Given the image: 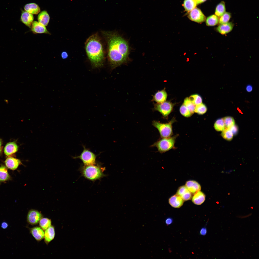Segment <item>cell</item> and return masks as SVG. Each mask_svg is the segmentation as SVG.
Here are the masks:
<instances>
[{
  "mask_svg": "<svg viewBox=\"0 0 259 259\" xmlns=\"http://www.w3.org/2000/svg\"><path fill=\"white\" fill-rule=\"evenodd\" d=\"M252 86L250 85H247L246 87V91L248 92H251L253 90Z\"/></svg>",
  "mask_w": 259,
  "mask_h": 259,
  "instance_id": "41",
  "label": "cell"
},
{
  "mask_svg": "<svg viewBox=\"0 0 259 259\" xmlns=\"http://www.w3.org/2000/svg\"><path fill=\"white\" fill-rule=\"evenodd\" d=\"M24 8L25 11L32 14H37L40 11L39 6L34 3L26 4L24 6Z\"/></svg>",
  "mask_w": 259,
  "mask_h": 259,
  "instance_id": "22",
  "label": "cell"
},
{
  "mask_svg": "<svg viewBox=\"0 0 259 259\" xmlns=\"http://www.w3.org/2000/svg\"><path fill=\"white\" fill-rule=\"evenodd\" d=\"M80 170L82 176L92 181L99 180L106 176L104 173L105 168L98 164L96 165H84Z\"/></svg>",
  "mask_w": 259,
  "mask_h": 259,
  "instance_id": "3",
  "label": "cell"
},
{
  "mask_svg": "<svg viewBox=\"0 0 259 259\" xmlns=\"http://www.w3.org/2000/svg\"><path fill=\"white\" fill-rule=\"evenodd\" d=\"M173 104L169 101L160 103H154L153 111H157L162 115L164 118H167L172 111Z\"/></svg>",
  "mask_w": 259,
  "mask_h": 259,
  "instance_id": "6",
  "label": "cell"
},
{
  "mask_svg": "<svg viewBox=\"0 0 259 259\" xmlns=\"http://www.w3.org/2000/svg\"><path fill=\"white\" fill-rule=\"evenodd\" d=\"M30 233L38 241H41L44 238V232L40 227L36 226L29 229Z\"/></svg>",
  "mask_w": 259,
  "mask_h": 259,
  "instance_id": "13",
  "label": "cell"
},
{
  "mask_svg": "<svg viewBox=\"0 0 259 259\" xmlns=\"http://www.w3.org/2000/svg\"><path fill=\"white\" fill-rule=\"evenodd\" d=\"M8 226V223L5 222H2L1 224V227L3 229H6L7 228Z\"/></svg>",
  "mask_w": 259,
  "mask_h": 259,
  "instance_id": "40",
  "label": "cell"
},
{
  "mask_svg": "<svg viewBox=\"0 0 259 259\" xmlns=\"http://www.w3.org/2000/svg\"><path fill=\"white\" fill-rule=\"evenodd\" d=\"M207 0H196L197 4L202 3L206 1Z\"/></svg>",
  "mask_w": 259,
  "mask_h": 259,
  "instance_id": "44",
  "label": "cell"
},
{
  "mask_svg": "<svg viewBox=\"0 0 259 259\" xmlns=\"http://www.w3.org/2000/svg\"><path fill=\"white\" fill-rule=\"evenodd\" d=\"M207 232V230L205 228H203L201 229L200 233L201 235H204L206 234Z\"/></svg>",
  "mask_w": 259,
  "mask_h": 259,
  "instance_id": "38",
  "label": "cell"
},
{
  "mask_svg": "<svg viewBox=\"0 0 259 259\" xmlns=\"http://www.w3.org/2000/svg\"><path fill=\"white\" fill-rule=\"evenodd\" d=\"M205 21L206 24L207 26H214L219 23V18L215 14H212L206 18Z\"/></svg>",
  "mask_w": 259,
  "mask_h": 259,
  "instance_id": "26",
  "label": "cell"
},
{
  "mask_svg": "<svg viewBox=\"0 0 259 259\" xmlns=\"http://www.w3.org/2000/svg\"><path fill=\"white\" fill-rule=\"evenodd\" d=\"M173 219L171 218H168L165 220V223L167 225H169L171 224L172 222Z\"/></svg>",
  "mask_w": 259,
  "mask_h": 259,
  "instance_id": "39",
  "label": "cell"
},
{
  "mask_svg": "<svg viewBox=\"0 0 259 259\" xmlns=\"http://www.w3.org/2000/svg\"><path fill=\"white\" fill-rule=\"evenodd\" d=\"M6 167L12 170L16 169L19 165L22 164L19 159L12 157L7 158L5 161Z\"/></svg>",
  "mask_w": 259,
  "mask_h": 259,
  "instance_id": "10",
  "label": "cell"
},
{
  "mask_svg": "<svg viewBox=\"0 0 259 259\" xmlns=\"http://www.w3.org/2000/svg\"><path fill=\"white\" fill-rule=\"evenodd\" d=\"M43 217V215L38 210L31 209L29 210L27 215V221L31 225H36L39 223L40 220Z\"/></svg>",
  "mask_w": 259,
  "mask_h": 259,
  "instance_id": "9",
  "label": "cell"
},
{
  "mask_svg": "<svg viewBox=\"0 0 259 259\" xmlns=\"http://www.w3.org/2000/svg\"><path fill=\"white\" fill-rule=\"evenodd\" d=\"M188 17L191 21L198 23H201L205 21L206 18L201 10L196 7L188 12Z\"/></svg>",
  "mask_w": 259,
  "mask_h": 259,
  "instance_id": "8",
  "label": "cell"
},
{
  "mask_svg": "<svg viewBox=\"0 0 259 259\" xmlns=\"http://www.w3.org/2000/svg\"><path fill=\"white\" fill-rule=\"evenodd\" d=\"M234 26V24L231 22L219 24L216 28L218 32L220 34L224 35L227 34L231 32Z\"/></svg>",
  "mask_w": 259,
  "mask_h": 259,
  "instance_id": "14",
  "label": "cell"
},
{
  "mask_svg": "<svg viewBox=\"0 0 259 259\" xmlns=\"http://www.w3.org/2000/svg\"><path fill=\"white\" fill-rule=\"evenodd\" d=\"M31 30L34 34H50L45 26L37 21L32 23Z\"/></svg>",
  "mask_w": 259,
  "mask_h": 259,
  "instance_id": "11",
  "label": "cell"
},
{
  "mask_svg": "<svg viewBox=\"0 0 259 259\" xmlns=\"http://www.w3.org/2000/svg\"><path fill=\"white\" fill-rule=\"evenodd\" d=\"M185 185L192 194H194L197 192L200 191L201 188L200 184L197 181L194 180L187 181Z\"/></svg>",
  "mask_w": 259,
  "mask_h": 259,
  "instance_id": "17",
  "label": "cell"
},
{
  "mask_svg": "<svg viewBox=\"0 0 259 259\" xmlns=\"http://www.w3.org/2000/svg\"><path fill=\"white\" fill-rule=\"evenodd\" d=\"M152 101H155L158 103H163L166 100L167 94L164 88L160 91H159L153 96Z\"/></svg>",
  "mask_w": 259,
  "mask_h": 259,
  "instance_id": "18",
  "label": "cell"
},
{
  "mask_svg": "<svg viewBox=\"0 0 259 259\" xmlns=\"http://www.w3.org/2000/svg\"><path fill=\"white\" fill-rule=\"evenodd\" d=\"M21 22L28 27H30L34 20L32 14L25 11L22 12L20 18Z\"/></svg>",
  "mask_w": 259,
  "mask_h": 259,
  "instance_id": "19",
  "label": "cell"
},
{
  "mask_svg": "<svg viewBox=\"0 0 259 259\" xmlns=\"http://www.w3.org/2000/svg\"><path fill=\"white\" fill-rule=\"evenodd\" d=\"M183 104L188 108L192 114L194 113V112L195 105L188 98H186L184 99Z\"/></svg>",
  "mask_w": 259,
  "mask_h": 259,
  "instance_id": "35",
  "label": "cell"
},
{
  "mask_svg": "<svg viewBox=\"0 0 259 259\" xmlns=\"http://www.w3.org/2000/svg\"><path fill=\"white\" fill-rule=\"evenodd\" d=\"M190 100L195 105L202 103V99L200 96L198 94L191 95L189 97Z\"/></svg>",
  "mask_w": 259,
  "mask_h": 259,
  "instance_id": "34",
  "label": "cell"
},
{
  "mask_svg": "<svg viewBox=\"0 0 259 259\" xmlns=\"http://www.w3.org/2000/svg\"><path fill=\"white\" fill-rule=\"evenodd\" d=\"M197 5L196 0H184L183 6L185 11L188 12L195 8Z\"/></svg>",
  "mask_w": 259,
  "mask_h": 259,
  "instance_id": "25",
  "label": "cell"
},
{
  "mask_svg": "<svg viewBox=\"0 0 259 259\" xmlns=\"http://www.w3.org/2000/svg\"><path fill=\"white\" fill-rule=\"evenodd\" d=\"M206 196L204 194L200 191L194 194L192 197V202L197 205H200L202 204L205 200Z\"/></svg>",
  "mask_w": 259,
  "mask_h": 259,
  "instance_id": "21",
  "label": "cell"
},
{
  "mask_svg": "<svg viewBox=\"0 0 259 259\" xmlns=\"http://www.w3.org/2000/svg\"><path fill=\"white\" fill-rule=\"evenodd\" d=\"M221 135L223 138L228 141H230L232 139L234 135L231 130L227 128L222 131Z\"/></svg>",
  "mask_w": 259,
  "mask_h": 259,
  "instance_id": "32",
  "label": "cell"
},
{
  "mask_svg": "<svg viewBox=\"0 0 259 259\" xmlns=\"http://www.w3.org/2000/svg\"><path fill=\"white\" fill-rule=\"evenodd\" d=\"M184 201L179 195L177 194L171 196L169 199V204L172 207L179 208L183 205Z\"/></svg>",
  "mask_w": 259,
  "mask_h": 259,
  "instance_id": "15",
  "label": "cell"
},
{
  "mask_svg": "<svg viewBox=\"0 0 259 259\" xmlns=\"http://www.w3.org/2000/svg\"><path fill=\"white\" fill-rule=\"evenodd\" d=\"M11 177L7 168L3 165L0 166V182H4L10 180Z\"/></svg>",
  "mask_w": 259,
  "mask_h": 259,
  "instance_id": "23",
  "label": "cell"
},
{
  "mask_svg": "<svg viewBox=\"0 0 259 259\" xmlns=\"http://www.w3.org/2000/svg\"><path fill=\"white\" fill-rule=\"evenodd\" d=\"M207 110V107L204 104L201 103L195 106L194 112L200 115L205 113Z\"/></svg>",
  "mask_w": 259,
  "mask_h": 259,
  "instance_id": "30",
  "label": "cell"
},
{
  "mask_svg": "<svg viewBox=\"0 0 259 259\" xmlns=\"http://www.w3.org/2000/svg\"><path fill=\"white\" fill-rule=\"evenodd\" d=\"M176 194L179 196L184 201L190 200L192 197V194L185 185L180 186L177 190Z\"/></svg>",
  "mask_w": 259,
  "mask_h": 259,
  "instance_id": "12",
  "label": "cell"
},
{
  "mask_svg": "<svg viewBox=\"0 0 259 259\" xmlns=\"http://www.w3.org/2000/svg\"><path fill=\"white\" fill-rule=\"evenodd\" d=\"M231 17V14L229 12H225L219 18V23L221 24L229 22Z\"/></svg>",
  "mask_w": 259,
  "mask_h": 259,
  "instance_id": "31",
  "label": "cell"
},
{
  "mask_svg": "<svg viewBox=\"0 0 259 259\" xmlns=\"http://www.w3.org/2000/svg\"><path fill=\"white\" fill-rule=\"evenodd\" d=\"M223 119L226 128H229L235 124V120L232 117L227 116L224 118Z\"/></svg>",
  "mask_w": 259,
  "mask_h": 259,
  "instance_id": "33",
  "label": "cell"
},
{
  "mask_svg": "<svg viewBox=\"0 0 259 259\" xmlns=\"http://www.w3.org/2000/svg\"><path fill=\"white\" fill-rule=\"evenodd\" d=\"M178 134L167 138H161L152 145L151 147H156L161 153L167 152L172 149L176 148L175 144Z\"/></svg>",
  "mask_w": 259,
  "mask_h": 259,
  "instance_id": "4",
  "label": "cell"
},
{
  "mask_svg": "<svg viewBox=\"0 0 259 259\" xmlns=\"http://www.w3.org/2000/svg\"><path fill=\"white\" fill-rule=\"evenodd\" d=\"M228 129L231 130L233 135H236L238 132V127L235 124Z\"/></svg>",
  "mask_w": 259,
  "mask_h": 259,
  "instance_id": "37",
  "label": "cell"
},
{
  "mask_svg": "<svg viewBox=\"0 0 259 259\" xmlns=\"http://www.w3.org/2000/svg\"><path fill=\"white\" fill-rule=\"evenodd\" d=\"M215 130L217 131H222L226 128L224 124L223 118L217 119L215 122L214 125Z\"/></svg>",
  "mask_w": 259,
  "mask_h": 259,
  "instance_id": "29",
  "label": "cell"
},
{
  "mask_svg": "<svg viewBox=\"0 0 259 259\" xmlns=\"http://www.w3.org/2000/svg\"><path fill=\"white\" fill-rule=\"evenodd\" d=\"M226 12L225 5V2L222 1L216 6L215 9V14L218 17H220Z\"/></svg>",
  "mask_w": 259,
  "mask_h": 259,
  "instance_id": "27",
  "label": "cell"
},
{
  "mask_svg": "<svg viewBox=\"0 0 259 259\" xmlns=\"http://www.w3.org/2000/svg\"><path fill=\"white\" fill-rule=\"evenodd\" d=\"M87 55L93 68H99L103 65L104 52L101 39L97 33L87 40L85 43Z\"/></svg>",
  "mask_w": 259,
  "mask_h": 259,
  "instance_id": "2",
  "label": "cell"
},
{
  "mask_svg": "<svg viewBox=\"0 0 259 259\" xmlns=\"http://www.w3.org/2000/svg\"><path fill=\"white\" fill-rule=\"evenodd\" d=\"M37 19L38 22L44 26H47L49 22L50 17L47 11H43L38 14Z\"/></svg>",
  "mask_w": 259,
  "mask_h": 259,
  "instance_id": "24",
  "label": "cell"
},
{
  "mask_svg": "<svg viewBox=\"0 0 259 259\" xmlns=\"http://www.w3.org/2000/svg\"><path fill=\"white\" fill-rule=\"evenodd\" d=\"M74 159H79L82 161L84 165H95L96 156L94 154L89 150L84 147V149L79 156L74 157Z\"/></svg>",
  "mask_w": 259,
  "mask_h": 259,
  "instance_id": "7",
  "label": "cell"
},
{
  "mask_svg": "<svg viewBox=\"0 0 259 259\" xmlns=\"http://www.w3.org/2000/svg\"><path fill=\"white\" fill-rule=\"evenodd\" d=\"M39 226L44 230H45L51 225V221L47 218H42L40 221Z\"/></svg>",
  "mask_w": 259,
  "mask_h": 259,
  "instance_id": "28",
  "label": "cell"
},
{
  "mask_svg": "<svg viewBox=\"0 0 259 259\" xmlns=\"http://www.w3.org/2000/svg\"><path fill=\"white\" fill-rule=\"evenodd\" d=\"M180 111L181 114L186 117H190L193 115L184 104L182 105L180 107Z\"/></svg>",
  "mask_w": 259,
  "mask_h": 259,
  "instance_id": "36",
  "label": "cell"
},
{
  "mask_svg": "<svg viewBox=\"0 0 259 259\" xmlns=\"http://www.w3.org/2000/svg\"><path fill=\"white\" fill-rule=\"evenodd\" d=\"M18 148V147L16 142H9L6 144L4 147V153L6 155L10 156L16 152Z\"/></svg>",
  "mask_w": 259,
  "mask_h": 259,
  "instance_id": "16",
  "label": "cell"
},
{
  "mask_svg": "<svg viewBox=\"0 0 259 259\" xmlns=\"http://www.w3.org/2000/svg\"><path fill=\"white\" fill-rule=\"evenodd\" d=\"M2 141L1 139H0V155L2 153L3 147L2 146Z\"/></svg>",
  "mask_w": 259,
  "mask_h": 259,
  "instance_id": "43",
  "label": "cell"
},
{
  "mask_svg": "<svg viewBox=\"0 0 259 259\" xmlns=\"http://www.w3.org/2000/svg\"><path fill=\"white\" fill-rule=\"evenodd\" d=\"M45 231L44 241L47 245L54 238L55 235V228L53 226L51 225Z\"/></svg>",
  "mask_w": 259,
  "mask_h": 259,
  "instance_id": "20",
  "label": "cell"
},
{
  "mask_svg": "<svg viewBox=\"0 0 259 259\" xmlns=\"http://www.w3.org/2000/svg\"><path fill=\"white\" fill-rule=\"evenodd\" d=\"M176 121V118L174 117L167 123H162L154 120L152 124L158 130L161 138H167L173 135L172 125Z\"/></svg>",
  "mask_w": 259,
  "mask_h": 259,
  "instance_id": "5",
  "label": "cell"
},
{
  "mask_svg": "<svg viewBox=\"0 0 259 259\" xmlns=\"http://www.w3.org/2000/svg\"><path fill=\"white\" fill-rule=\"evenodd\" d=\"M107 45V57L111 70L128 62L130 48L128 42L118 33L103 31Z\"/></svg>",
  "mask_w": 259,
  "mask_h": 259,
  "instance_id": "1",
  "label": "cell"
},
{
  "mask_svg": "<svg viewBox=\"0 0 259 259\" xmlns=\"http://www.w3.org/2000/svg\"><path fill=\"white\" fill-rule=\"evenodd\" d=\"M68 56V54L66 52H63L61 53V57L63 59H66L67 58Z\"/></svg>",
  "mask_w": 259,
  "mask_h": 259,
  "instance_id": "42",
  "label": "cell"
}]
</instances>
